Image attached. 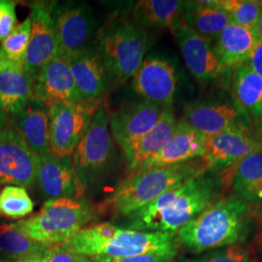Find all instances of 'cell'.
<instances>
[{"label": "cell", "instance_id": "6da1fadb", "mask_svg": "<svg viewBox=\"0 0 262 262\" xmlns=\"http://www.w3.org/2000/svg\"><path fill=\"white\" fill-rule=\"evenodd\" d=\"M224 187L221 174L213 169H207L126 216L128 228L176 235L221 198Z\"/></svg>", "mask_w": 262, "mask_h": 262}, {"label": "cell", "instance_id": "7a4b0ae2", "mask_svg": "<svg viewBox=\"0 0 262 262\" xmlns=\"http://www.w3.org/2000/svg\"><path fill=\"white\" fill-rule=\"evenodd\" d=\"M253 214V206L236 194L221 197L179 230V245L195 254L241 245L251 233Z\"/></svg>", "mask_w": 262, "mask_h": 262}, {"label": "cell", "instance_id": "3957f363", "mask_svg": "<svg viewBox=\"0 0 262 262\" xmlns=\"http://www.w3.org/2000/svg\"><path fill=\"white\" fill-rule=\"evenodd\" d=\"M64 249L88 257H127L146 253L175 256L179 245L176 235L143 231L104 223L85 226L61 245Z\"/></svg>", "mask_w": 262, "mask_h": 262}, {"label": "cell", "instance_id": "277c9868", "mask_svg": "<svg viewBox=\"0 0 262 262\" xmlns=\"http://www.w3.org/2000/svg\"><path fill=\"white\" fill-rule=\"evenodd\" d=\"M207 169L206 163L198 159L176 165L136 170L116 187L104 207L113 215L126 217Z\"/></svg>", "mask_w": 262, "mask_h": 262}, {"label": "cell", "instance_id": "5b68a950", "mask_svg": "<svg viewBox=\"0 0 262 262\" xmlns=\"http://www.w3.org/2000/svg\"><path fill=\"white\" fill-rule=\"evenodd\" d=\"M149 45L147 29L134 21H119L108 28L96 47L108 83L120 85L132 78L142 64Z\"/></svg>", "mask_w": 262, "mask_h": 262}, {"label": "cell", "instance_id": "8992f818", "mask_svg": "<svg viewBox=\"0 0 262 262\" xmlns=\"http://www.w3.org/2000/svg\"><path fill=\"white\" fill-rule=\"evenodd\" d=\"M94 217L89 203L77 198L47 200L37 214L18 222L20 228L39 243H66Z\"/></svg>", "mask_w": 262, "mask_h": 262}, {"label": "cell", "instance_id": "52a82bcc", "mask_svg": "<svg viewBox=\"0 0 262 262\" xmlns=\"http://www.w3.org/2000/svg\"><path fill=\"white\" fill-rule=\"evenodd\" d=\"M114 158L109 114L106 106L100 105L72 155L76 175L84 190L103 178Z\"/></svg>", "mask_w": 262, "mask_h": 262}, {"label": "cell", "instance_id": "ba28073f", "mask_svg": "<svg viewBox=\"0 0 262 262\" xmlns=\"http://www.w3.org/2000/svg\"><path fill=\"white\" fill-rule=\"evenodd\" d=\"M100 105L98 99L78 103L54 104L49 107L50 147L55 157H72Z\"/></svg>", "mask_w": 262, "mask_h": 262}, {"label": "cell", "instance_id": "9c48e42d", "mask_svg": "<svg viewBox=\"0 0 262 262\" xmlns=\"http://www.w3.org/2000/svg\"><path fill=\"white\" fill-rule=\"evenodd\" d=\"M250 118L234 98H203L186 105L183 121L203 137L229 130H249Z\"/></svg>", "mask_w": 262, "mask_h": 262}, {"label": "cell", "instance_id": "30bf717a", "mask_svg": "<svg viewBox=\"0 0 262 262\" xmlns=\"http://www.w3.org/2000/svg\"><path fill=\"white\" fill-rule=\"evenodd\" d=\"M52 15L55 24L58 55L71 57L94 47L95 19L91 8L84 4H54Z\"/></svg>", "mask_w": 262, "mask_h": 262}, {"label": "cell", "instance_id": "8fae6325", "mask_svg": "<svg viewBox=\"0 0 262 262\" xmlns=\"http://www.w3.org/2000/svg\"><path fill=\"white\" fill-rule=\"evenodd\" d=\"M39 157L28 148L19 132L0 127V184L30 188L36 184Z\"/></svg>", "mask_w": 262, "mask_h": 262}, {"label": "cell", "instance_id": "7c38bea8", "mask_svg": "<svg viewBox=\"0 0 262 262\" xmlns=\"http://www.w3.org/2000/svg\"><path fill=\"white\" fill-rule=\"evenodd\" d=\"M31 33L24 70L33 81L39 70L58 55L52 3L35 1L30 3Z\"/></svg>", "mask_w": 262, "mask_h": 262}, {"label": "cell", "instance_id": "4fadbf2b", "mask_svg": "<svg viewBox=\"0 0 262 262\" xmlns=\"http://www.w3.org/2000/svg\"><path fill=\"white\" fill-rule=\"evenodd\" d=\"M174 35L187 69L197 81L208 83L229 71L222 64L213 41L199 35L183 21L175 29Z\"/></svg>", "mask_w": 262, "mask_h": 262}, {"label": "cell", "instance_id": "5bb4252c", "mask_svg": "<svg viewBox=\"0 0 262 262\" xmlns=\"http://www.w3.org/2000/svg\"><path fill=\"white\" fill-rule=\"evenodd\" d=\"M261 150L262 140L252 136L249 130H229L207 138L201 159L209 168L223 174L248 156Z\"/></svg>", "mask_w": 262, "mask_h": 262}, {"label": "cell", "instance_id": "9a60e30c", "mask_svg": "<svg viewBox=\"0 0 262 262\" xmlns=\"http://www.w3.org/2000/svg\"><path fill=\"white\" fill-rule=\"evenodd\" d=\"M32 97L48 107L84 101L76 88L68 57L57 55L39 70L33 81Z\"/></svg>", "mask_w": 262, "mask_h": 262}, {"label": "cell", "instance_id": "2e32d148", "mask_svg": "<svg viewBox=\"0 0 262 262\" xmlns=\"http://www.w3.org/2000/svg\"><path fill=\"white\" fill-rule=\"evenodd\" d=\"M177 73L168 60L148 57L132 77V86L144 100L171 107L177 90Z\"/></svg>", "mask_w": 262, "mask_h": 262}, {"label": "cell", "instance_id": "e0dca14e", "mask_svg": "<svg viewBox=\"0 0 262 262\" xmlns=\"http://www.w3.org/2000/svg\"><path fill=\"white\" fill-rule=\"evenodd\" d=\"M163 108L147 100L122 106L109 117L114 140L124 149L145 136L159 122Z\"/></svg>", "mask_w": 262, "mask_h": 262}, {"label": "cell", "instance_id": "ac0fdd59", "mask_svg": "<svg viewBox=\"0 0 262 262\" xmlns=\"http://www.w3.org/2000/svg\"><path fill=\"white\" fill-rule=\"evenodd\" d=\"M33 80L24 66L0 61V127L15 128L19 115L32 98Z\"/></svg>", "mask_w": 262, "mask_h": 262}, {"label": "cell", "instance_id": "d6986e66", "mask_svg": "<svg viewBox=\"0 0 262 262\" xmlns=\"http://www.w3.org/2000/svg\"><path fill=\"white\" fill-rule=\"evenodd\" d=\"M39 159L36 184L48 200L81 198L84 189L77 178L72 157L57 158L50 152Z\"/></svg>", "mask_w": 262, "mask_h": 262}, {"label": "cell", "instance_id": "ffe728a7", "mask_svg": "<svg viewBox=\"0 0 262 262\" xmlns=\"http://www.w3.org/2000/svg\"><path fill=\"white\" fill-rule=\"evenodd\" d=\"M205 137L181 120L177 123L174 135L165 147L155 157L144 162L137 170L176 165L201 159L205 150Z\"/></svg>", "mask_w": 262, "mask_h": 262}, {"label": "cell", "instance_id": "44dd1931", "mask_svg": "<svg viewBox=\"0 0 262 262\" xmlns=\"http://www.w3.org/2000/svg\"><path fill=\"white\" fill-rule=\"evenodd\" d=\"M177 121L172 106L163 108L159 122L141 139L122 149L128 174L162 150L174 135Z\"/></svg>", "mask_w": 262, "mask_h": 262}, {"label": "cell", "instance_id": "7402d4cb", "mask_svg": "<svg viewBox=\"0 0 262 262\" xmlns=\"http://www.w3.org/2000/svg\"><path fill=\"white\" fill-rule=\"evenodd\" d=\"M76 88L83 100H98L109 84L96 48L77 53L69 57Z\"/></svg>", "mask_w": 262, "mask_h": 262}, {"label": "cell", "instance_id": "603a6c76", "mask_svg": "<svg viewBox=\"0 0 262 262\" xmlns=\"http://www.w3.org/2000/svg\"><path fill=\"white\" fill-rule=\"evenodd\" d=\"M15 129L39 158L51 152L50 114L46 104L32 97L19 115Z\"/></svg>", "mask_w": 262, "mask_h": 262}, {"label": "cell", "instance_id": "cb8c5ba5", "mask_svg": "<svg viewBox=\"0 0 262 262\" xmlns=\"http://www.w3.org/2000/svg\"><path fill=\"white\" fill-rule=\"evenodd\" d=\"M257 41L253 30L230 23L214 41L222 64L231 70L246 64Z\"/></svg>", "mask_w": 262, "mask_h": 262}, {"label": "cell", "instance_id": "d4e9b609", "mask_svg": "<svg viewBox=\"0 0 262 262\" xmlns=\"http://www.w3.org/2000/svg\"><path fill=\"white\" fill-rule=\"evenodd\" d=\"M183 23L199 35L215 41L230 23V18L213 1H185Z\"/></svg>", "mask_w": 262, "mask_h": 262}, {"label": "cell", "instance_id": "484cf974", "mask_svg": "<svg viewBox=\"0 0 262 262\" xmlns=\"http://www.w3.org/2000/svg\"><path fill=\"white\" fill-rule=\"evenodd\" d=\"M226 174L237 196L262 207V150L248 156Z\"/></svg>", "mask_w": 262, "mask_h": 262}, {"label": "cell", "instance_id": "4316f807", "mask_svg": "<svg viewBox=\"0 0 262 262\" xmlns=\"http://www.w3.org/2000/svg\"><path fill=\"white\" fill-rule=\"evenodd\" d=\"M184 2L180 0H142L131 12L133 21L142 28H167L173 33L183 21Z\"/></svg>", "mask_w": 262, "mask_h": 262}, {"label": "cell", "instance_id": "83f0119b", "mask_svg": "<svg viewBox=\"0 0 262 262\" xmlns=\"http://www.w3.org/2000/svg\"><path fill=\"white\" fill-rule=\"evenodd\" d=\"M232 70L234 100L252 121L258 122L262 112V78L247 64Z\"/></svg>", "mask_w": 262, "mask_h": 262}, {"label": "cell", "instance_id": "f1b7e54d", "mask_svg": "<svg viewBox=\"0 0 262 262\" xmlns=\"http://www.w3.org/2000/svg\"><path fill=\"white\" fill-rule=\"evenodd\" d=\"M52 245L39 243L30 238L17 224L0 225V251L21 258L46 252Z\"/></svg>", "mask_w": 262, "mask_h": 262}, {"label": "cell", "instance_id": "f546056e", "mask_svg": "<svg viewBox=\"0 0 262 262\" xmlns=\"http://www.w3.org/2000/svg\"><path fill=\"white\" fill-rule=\"evenodd\" d=\"M31 33V20L28 17L0 44V61L24 66Z\"/></svg>", "mask_w": 262, "mask_h": 262}, {"label": "cell", "instance_id": "4dcf8cb0", "mask_svg": "<svg viewBox=\"0 0 262 262\" xmlns=\"http://www.w3.org/2000/svg\"><path fill=\"white\" fill-rule=\"evenodd\" d=\"M225 11L231 23L253 30L261 15L262 1L254 0H214Z\"/></svg>", "mask_w": 262, "mask_h": 262}, {"label": "cell", "instance_id": "1f68e13d", "mask_svg": "<svg viewBox=\"0 0 262 262\" xmlns=\"http://www.w3.org/2000/svg\"><path fill=\"white\" fill-rule=\"evenodd\" d=\"M34 204L24 187L7 186L0 192V213L10 219H20L33 212Z\"/></svg>", "mask_w": 262, "mask_h": 262}, {"label": "cell", "instance_id": "d6a6232c", "mask_svg": "<svg viewBox=\"0 0 262 262\" xmlns=\"http://www.w3.org/2000/svg\"><path fill=\"white\" fill-rule=\"evenodd\" d=\"M181 262H250L248 251L241 245H233L214 250L193 258H183Z\"/></svg>", "mask_w": 262, "mask_h": 262}, {"label": "cell", "instance_id": "836d02e7", "mask_svg": "<svg viewBox=\"0 0 262 262\" xmlns=\"http://www.w3.org/2000/svg\"><path fill=\"white\" fill-rule=\"evenodd\" d=\"M16 262H94L91 257L70 252L61 245H55L44 253L20 258Z\"/></svg>", "mask_w": 262, "mask_h": 262}, {"label": "cell", "instance_id": "e575fe53", "mask_svg": "<svg viewBox=\"0 0 262 262\" xmlns=\"http://www.w3.org/2000/svg\"><path fill=\"white\" fill-rule=\"evenodd\" d=\"M16 27V2L12 0H0V42L8 37Z\"/></svg>", "mask_w": 262, "mask_h": 262}, {"label": "cell", "instance_id": "d590c367", "mask_svg": "<svg viewBox=\"0 0 262 262\" xmlns=\"http://www.w3.org/2000/svg\"><path fill=\"white\" fill-rule=\"evenodd\" d=\"M94 262H174L175 256L159 253H146L127 257H108V256H94L91 257Z\"/></svg>", "mask_w": 262, "mask_h": 262}, {"label": "cell", "instance_id": "8d00e7d4", "mask_svg": "<svg viewBox=\"0 0 262 262\" xmlns=\"http://www.w3.org/2000/svg\"><path fill=\"white\" fill-rule=\"evenodd\" d=\"M246 64L262 78V40L257 39Z\"/></svg>", "mask_w": 262, "mask_h": 262}, {"label": "cell", "instance_id": "74e56055", "mask_svg": "<svg viewBox=\"0 0 262 262\" xmlns=\"http://www.w3.org/2000/svg\"><path fill=\"white\" fill-rule=\"evenodd\" d=\"M253 32H254L255 36H256L258 40H262V12L261 15H260V17L258 19V21H257L255 28L253 29Z\"/></svg>", "mask_w": 262, "mask_h": 262}, {"label": "cell", "instance_id": "f35d334b", "mask_svg": "<svg viewBox=\"0 0 262 262\" xmlns=\"http://www.w3.org/2000/svg\"><path fill=\"white\" fill-rule=\"evenodd\" d=\"M258 123H259V126H260V129L262 130V112L261 116H260V118H259V121H258Z\"/></svg>", "mask_w": 262, "mask_h": 262}, {"label": "cell", "instance_id": "ab89813d", "mask_svg": "<svg viewBox=\"0 0 262 262\" xmlns=\"http://www.w3.org/2000/svg\"><path fill=\"white\" fill-rule=\"evenodd\" d=\"M261 247H262V234H261Z\"/></svg>", "mask_w": 262, "mask_h": 262}]
</instances>
